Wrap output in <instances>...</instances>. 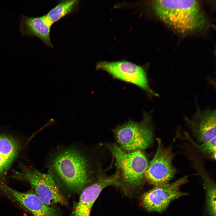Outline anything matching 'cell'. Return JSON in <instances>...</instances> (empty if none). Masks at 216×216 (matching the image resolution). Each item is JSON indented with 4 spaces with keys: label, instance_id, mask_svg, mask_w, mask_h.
Wrapping results in <instances>:
<instances>
[{
    "label": "cell",
    "instance_id": "cell-1",
    "mask_svg": "<svg viewBox=\"0 0 216 216\" xmlns=\"http://www.w3.org/2000/svg\"><path fill=\"white\" fill-rule=\"evenodd\" d=\"M90 154L79 147L60 149L50 158L49 174L70 189L79 192L88 184L91 175L98 174L102 170Z\"/></svg>",
    "mask_w": 216,
    "mask_h": 216
},
{
    "label": "cell",
    "instance_id": "cell-2",
    "mask_svg": "<svg viewBox=\"0 0 216 216\" xmlns=\"http://www.w3.org/2000/svg\"><path fill=\"white\" fill-rule=\"evenodd\" d=\"M152 6L159 19L181 34H188L202 29L206 24V17L197 1L154 0Z\"/></svg>",
    "mask_w": 216,
    "mask_h": 216
},
{
    "label": "cell",
    "instance_id": "cell-3",
    "mask_svg": "<svg viewBox=\"0 0 216 216\" xmlns=\"http://www.w3.org/2000/svg\"><path fill=\"white\" fill-rule=\"evenodd\" d=\"M116 160L115 166L119 172L121 182L131 188L139 186L145 178L149 162L142 150L127 152L115 143L105 144Z\"/></svg>",
    "mask_w": 216,
    "mask_h": 216
},
{
    "label": "cell",
    "instance_id": "cell-4",
    "mask_svg": "<svg viewBox=\"0 0 216 216\" xmlns=\"http://www.w3.org/2000/svg\"><path fill=\"white\" fill-rule=\"evenodd\" d=\"M113 132L118 146L127 152L142 150L154 141L152 118L149 113H144L140 122L129 121L116 127Z\"/></svg>",
    "mask_w": 216,
    "mask_h": 216
},
{
    "label": "cell",
    "instance_id": "cell-5",
    "mask_svg": "<svg viewBox=\"0 0 216 216\" xmlns=\"http://www.w3.org/2000/svg\"><path fill=\"white\" fill-rule=\"evenodd\" d=\"M21 168L20 171L14 172L12 177L28 182L34 193L46 204L49 206L67 203L55 179L50 174L24 165Z\"/></svg>",
    "mask_w": 216,
    "mask_h": 216
},
{
    "label": "cell",
    "instance_id": "cell-6",
    "mask_svg": "<svg viewBox=\"0 0 216 216\" xmlns=\"http://www.w3.org/2000/svg\"><path fill=\"white\" fill-rule=\"evenodd\" d=\"M96 70L104 71L113 78L133 84L146 92L150 97L159 96L150 87L144 68L126 61H101L96 66Z\"/></svg>",
    "mask_w": 216,
    "mask_h": 216
},
{
    "label": "cell",
    "instance_id": "cell-7",
    "mask_svg": "<svg viewBox=\"0 0 216 216\" xmlns=\"http://www.w3.org/2000/svg\"><path fill=\"white\" fill-rule=\"evenodd\" d=\"M157 147L145 173V178L155 186L168 184L173 178L177 170L173 165L175 156L171 145L165 146L161 140L157 139Z\"/></svg>",
    "mask_w": 216,
    "mask_h": 216
},
{
    "label": "cell",
    "instance_id": "cell-8",
    "mask_svg": "<svg viewBox=\"0 0 216 216\" xmlns=\"http://www.w3.org/2000/svg\"><path fill=\"white\" fill-rule=\"evenodd\" d=\"M188 177L184 176L172 182L155 186L145 193L142 197L144 208L148 212L161 213L173 201L188 195V193L181 191L180 188L187 182Z\"/></svg>",
    "mask_w": 216,
    "mask_h": 216
},
{
    "label": "cell",
    "instance_id": "cell-9",
    "mask_svg": "<svg viewBox=\"0 0 216 216\" xmlns=\"http://www.w3.org/2000/svg\"><path fill=\"white\" fill-rule=\"evenodd\" d=\"M121 184L119 173L116 170L112 175L107 176L102 171L93 183L84 188L74 211V216H90L93 205L102 190L111 185Z\"/></svg>",
    "mask_w": 216,
    "mask_h": 216
},
{
    "label": "cell",
    "instance_id": "cell-10",
    "mask_svg": "<svg viewBox=\"0 0 216 216\" xmlns=\"http://www.w3.org/2000/svg\"><path fill=\"white\" fill-rule=\"evenodd\" d=\"M216 110L210 107L202 109L196 103V110L184 119L196 142L201 143L216 137Z\"/></svg>",
    "mask_w": 216,
    "mask_h": 216
},
{
    "label": "cell",
    "instance_id": "cell-11",
    "mask_svg": "<svg viewBox=\"0 0 216 216\" xmlns=\"http://www.w3.org/2000/svg\"><path fill=\"white\" fill-rule=\"evenodd\" d=\"M1 190L30 212L33 216H58L56 210L46 204L34 192H19L5 184L2 187Z\"/></svg>",
    "mask_w": 216,
    "mask_h": 216
},
{
    "label": "cell",
    "instance_id": "cell-12",
    "mask_svg": "<svg viewBox=\"0 0 216 216\" xmlns=\"http://www.w3.org/2000/svg\"><path fill=\"white\" fill-rule=\"evenodd\" d=\"M19 30L23 35L35 36L40 39L46 45L52 47L50 31L51 25L45 15L30 17L23 15L20 19Z\"/></svg>",
    "mask_w": 216,
    "mask_h": 216
},
{
    "label": "cell",
    "instance_id": "cell-13",
    "mask_svg": "<svg viewBox=\"0 0 216 216\" xmlns=\"http://www.w3.org/2000/svg\"><path fill=\"white\" fill-rule=\"evenodd\" d=\"M16 140L9 136L0 134V190L5 184V176L19 150Z\"/></svg>",
    "mask_w": 216,
    "mask_h": 216
},
{
    "label": "cell",
    "instance_id": "cell-14",
    "mask_svg": "<svg viewBox=\"0 0 216 216\" xmlns=\"http://www.w3.org/2000/svg\"><path fill=\"white\" fill-rule=\"evenodd\" d=\"M76 0L61 1L50 10L45 16L48 21L52 25L62 17L73 12L79 3Z\"/></svg>",
    "mask_w": 216,
    "mask_h": 216
},
{
    "label": "cell",
    "instance_id": "cell-15",
    "mask_svg": "<svg viewBox=\"0 0 216 216\" xmlns=\"http://www.w3.org/2000/svg\"><path fill=\"white\" fill-rule=\"evenodd\" d=\"M184 137L199 153L207 158L216 160V137L201 143L196 142L187 132H184Z\"/></svg>",
    "mask_w": 216,
    "mask_h": 216
},
{
    "label": "cell",
    "instance_id": "cell-16",
    "mask_svg": "<svg viewBox=\"0 0 216 216\" xmlns=\"http://www.w3.org/2000/svg\"><path fill=\"white\" fill-rule=\"evenodd\" d=\"M202 179L206 195V209L209 216H216V184L210 176Z\"/></svg>",
    "mask_w": 216,
    "mask_h": 216
}]
</instances>
